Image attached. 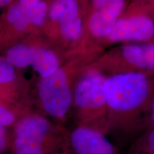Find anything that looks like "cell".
Returning a JSON list of instances; mask_svg holds the SVG:
<instances>
[{
    "mask_svg": "<svg viewBox=\"0 0 154 154\" xmlns=\"http://www.w3.org/2000/svg\"><path fill=\"white\" fill-rule=\"evenodd\" d=\"M106 134L128 136L143 132L154 94V74L126 72L107 76Z\"/></svg>",
    "mask_w": 154,
    "mask_h": 154,
    "instance_id": "1",
    "label": "cell"
},
{
    "mask_svg": "<svg viewBox=\"0 0 154 154\" xmlns=\"http://www.w3.org/2000/svg\"><path fill=\"white\" fill-rule=\"evenodd\" d=\"M64 140L47 119L32 115L15 123L11 146L17 154H59L68 146V140Z\"/></svg>",
    "mask_w": 154,
    "mask_h": 154,
    "instance_id": "2",
    "label": "cell"
},
{
    "mask_svg": "<svg viewBox=\"0 0 154 154\" xmlns=\"http://www.w3.org/2000/svg\"><path fill=\"white\" fill-rule=\"evenodd\" d=\"M107 76L91 67L80 77L75 85L73 101L81 124L106 134L107 104L105 82Z\"/></svg>",
    "mask_w": 154,
    "mask_h": 154,
    "instance_id": "3",
    "label": "cell"
},
{
    "mask_svg": "<svg viewBox=\"0 0 154 154\" xmlns=\"http://www.w3.org/2000/svg\"><path fill=\"white\" fill-rule=\"evenodd\" d=\"M111 43L154 42V1L128 3L106 39Z\"/></svg>",
    "mask_w": 154,
    "mask_h": 154,
    "instance_id": "4",
    "label": "cell"
},
{
    "mask_svg": "<svg viewBox=\"0 0 154 154\" xmlns=\"http://www.w3.org/2000/svg\"><path fill=\"white\" fill-rule=\"evenodd\" d=\"M93 67L108 76L126 72L154 74V42L126 43L102 57Z\"/></svg>",
    "mask_w": 154,
    "mask_h": 154,
    "instance_id": "5",
    "label": "cell"
},
{
    "mask_svg": "<svg viewBox=\"0 0 154 154\" xmlns=\"http://www.w3.org/2000/svg\"><path fill=\"white\" fill-rule=\"evenodd\" d=\"M72 79L69 66H60L51 76L42 78L38 85V92L42 106L50 116L63 118L73 101Z\"/></svg>",
    "mask_w": 154,
    "mask_h": 154,
    "instance_id": "6",
    "label": "cell"
},
{
    "mask_svg": "<svg viewBox=\"0 0 154 154\" xmlns=\"http://www.w3.org/2000/svg\"><path fill=\"white\" fill-rule=\"evenodd\" d=\"M128 2L124 0H95L91 3L87 26L90 34L98 40L107 38L125 9Z\"/></svg>",
    "mask_w": 154,
    "mask_h": 154,
    "instance_id": "7",
    "label": "cell"
},
{
    "mask_svg": "<svg viewBox=\"0 0 154 154\" xmlns=\"http://www.w3.org/2000/svg\"><path fill=\"white\" fill-rule=\"evenodd\" d=\"M67 139L69 154H118L106 134L90 127L79 126Z\"/></svg>",
    "mask_w": 154,
    "mask_h": 154,
    "instance_id": "8",
    "label": "cell"
},
{
    "mask_svg": "<svg viewBox=\"0 0 154 154\" xmlns=\"http://www.w3.org/2000/svg\"><path fill=\"white\" fill-rule=\"evenodd\" d=\"M48 5L40 0H20L11 5L7 21L13 29L23 33L32 27L44 25L48 15Z\"/></svg>",
    "mask_w": 154,
    "mask_h": 154,
    "instance_id": "9",
    "label": "cell"
},
{
    "mask_svg": "<svg viewBox=\"0 0 154 154\" xmlns=\"http://www.w3.org/2000/svg\"><path fill=\"white\" fill-rule=\"evenodd\" d=\"M80 9L75 0H57L50 5L47 16L59 29L82 18Z\"/></svg>",
    "mask_w": 154,
    "mask_h": 154,
    "instance_id": "10",
    "label": "cell"
},
{
    "mask_svg": "<svg viewBox=\"0 0 154 154\" xmlns=\"http://www.w3.org/2000/svg\"><path fill=\"white\" fill-rule=\"evenodd\" d=\"M31 66L38 73L41 78H47L53 74L59 66L57 56L49 49L34 48Z\"/></svg>",
    "mask_w": 154,
    "mask_h": 154,
    "instance_id": "11",
    "label": "cell"
},
{
    "mask_svg": "<svg viewBox=\"0 0 154 154\" xmlns=\"http://www.w3.org/2000/svg\"><path fill=\"white\" fill-rule=\"evenodd\" d=\"M34 48L26 43L16 44L7 49L5 58L15 68L31 66Z\"/></svg>",
    "mask_w": 154,
    "mask_h": 154,
    "instance_id": "12",
    "label": "cell"
},
{
    "mask_svg": "<svg viewBox=\"0 0 154 154\" xmlns=\"http://www.w3.org/2000/svg\"><path fill=\"white\" fill-rule=\"evenodd\" d=\"M154 152V128L138 136L133 143L128 154H143Z\"/></svg>",
    "mask_w": 154,
    "mask_h": 154,
    "instance_id": "13",
    "label": "cell"
},
{
    "mask_svg": "<svg viewBox=\"0 0 154 154\" xmlns=\"http://www.w3.org/2000/svg\"><path fill=\"white\" fill-rule=\"evenodd\" d=\"M16 79L15 67L6 58L0 57V84H9Z\"/></svg>",
    "mask_w": 154,
    "mask_h": 154,
    "instance_id": "14",
    "label": "cell"
},
{
    "mask_svg": "<svg viewBox=\"0 0 154 154\" xmlns=\"http://www.w3.org/2000/svg\"><path fill=\"white\" fill-rule=\"evenodd\" d=\"M15 121L14 113L0 103V127L6 128V127L14 124Z\"/></svg>",
    "mask_w": 154,
    "mask_h": 154,
    "instance_id": "15",
    "label": "cell"
},
{
    "mask_svg": "<svg viewBox=\"0 0 154 154\" xmlns=\"http://www.w3.org/2000/svg\"><path fill=\"white\" fill-rule=\"evenodd\" d=\"M9 144V136L5 128L0 127V154L6 151Z\"/></svg>",
    "mask_w": 154,
    "mask_h": 154,
    "instance_id": "16",
    "label": "cell"
},
{
    "mask_svg": "<svg viewBox=\"0 0 154 154\" xmlns=\"http://www.w3.org/2000/svg\"><path fill=\"white\" fill-rule=\"evenodd\" d=\"M152 128H154V94L153 96V99H152L151 102V109H150L149 116H148V118L147 120H146L143 133L148 131L151 130ZM143 133H142V134H143Z\"/></svg>",
    "mask_w": 154,
    "mask_h": 154,
    "instance_id": "17",
    "label": "cell"
},
{
    "mask_svg": "<svg viewBox=\"0 0 154 154\" xmlns=\"http://www.w3.org/2000/svg\"><path fill=\"white\" fill-rule=\"evenodd\" d=\"M11 2L9 1V0H0V8L7 7V6L10 5Z\"/></svg>",
    "mask_w": 154,
    "mask_h": 154,
    "instance_id": "18",
    "label": "cell"
},
{
    "mask_svg": "<svg viewBox=\"0 0 154 154\" xmlns=\"http://www.w3.org/2000/svg\"><path fill=\"white\" fill-rule=\"evenodd\" d=\"M143 154H154V152H151V153H143Z\"/></svg>",
    "mask_w": 154,
    "mask_h": 154,
    "instance_id": "19",
    "label": "cell"
},
{
    "mask_svg": "<svg viewBox=\"0 0 154 154\" xmlns=\"http://www.w3.org/2000/svg\"><path fill=\"white\" fill-rule=\"evenodd\" d=\"M13 154H17V153H13Z\"/></svg>",
    "mask_w": 154,
    "mask_h": 154,
    "instance_id": "20",
    "label": "cell"
}]
</instances>
